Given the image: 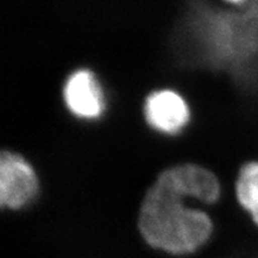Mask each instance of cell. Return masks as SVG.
Returning a JSON list of instances; mask_svg holds the SVG:
<instances>
[{"mask_svg":"<svg viewBox=\"0 0 258 258\" xmlns=\"http://www.w3.org/2000/svg\"><path fill=\"white\" fill-rule=\"evenodd\" d=\"M191 198L172 169L164 171L144 199L139 230L151 246L173 254L191 253L208 240L212 221L206 213L188 208Z\"/></svg>","mask_w":258,"mask_h":258,"instance_id":"obj_1","label":"cell"},{"mask_svg":"<svg viewBox=\"0 0 258 258\" xmlns=\"http://www.w3.org/2000/svg\"><path fill=\"white\" fill-rule=\"evenodd\" d=\"M36 173L28 161L18 154L4 152L0 158V203L18 209L37 194Z\"/></svg>","mask_w":258,"mask_h":258,"instance_id":"obj_2","label":"cell"},{"mask_svg":"<svg viewBox=\"0 0 258 258\" xmlns=\"http://www.w3.org/2000/svg\"><path fill=\"white\" fill-rule=\"evenodd\" d=\"M145 115L152 127L165 133H176L189 121V108L178 93L164 90L147 98Z\"/></svg>","mask_w":258,"mask_h":258,"instance_id":"obj_3","label":"cell"},{"mask_svg":"<svg viewBox=\"0 0 258 258\" xmlns=\"http://www.w3.org/2000/svg\"><path fill=\"white\" fill-rule=\"evenodd\" d=\"M63 97L70 110L79 117L96 118L104 109L101 88L89 71L80 70L70 77Z\"/></svg>","mask_w":258,"mask_h":258,"instance_id":"obj_4","label":"cell"},{"mask_svg":"<svg viewBox=\"0 0 258 258\" xmlns=\"http://www.w3.org/2000/svg\"><path fill=\"white\" fill-rule=\"evenodd\" d=\"M235 196L240 207L258 226V160L246 161L235 180Z\"/></svg>","mask_w":258,"mask_h":258,"instance_id":"obj_5","label":"cell"},{"mask_svg":"<svg viewBox=\"0 0 258 258\" xmlns=\"http://www.w3.org/2000/svg\"><path fill=\"white\" fill-rule=\"evenodd\" d=\"M226 2L232 3V4H243V3L246 2V0H226Z\"/></svg>","mask_w":258,"mask_h":258,"instance_id":"obj_6","label":"cell"}]
</instances>
